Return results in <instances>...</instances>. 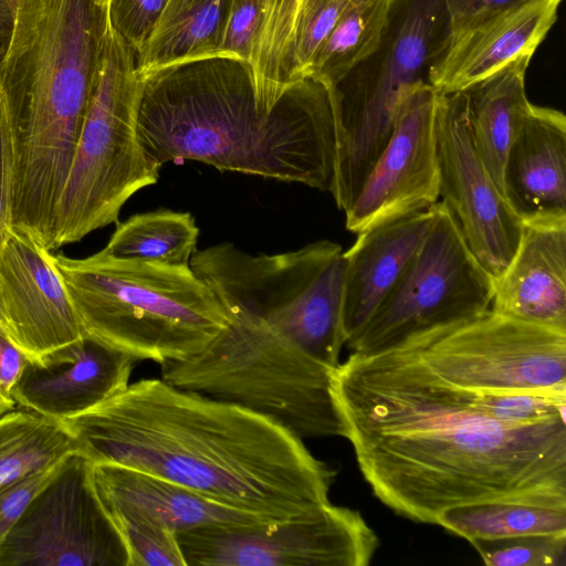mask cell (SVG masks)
<instances>
[{"label": "cell", "mask_w": 566, "mask_h": 566, "mask_svg": "<svg viewBox=\"0 0 566 566\" xmlns=\"http://www.w3.org/2000/svg\"><path fill=\"white\" fill-rule=\"evenodd\" d=\"M80 450L64 423L31 410L0 416V491Z\"/></svg>", "instance_id": "obj_25"}, {"label": "cell", "mask_w": 566, "mask_h": 566, "mask_svg": "<svg viewBox=\"0 0 566 566\" xmlns=\"http://www.w3.org/2000/svg\"><path fill=\"white\" fill-rule=\"evenodd\" d=\"M14 406H15V402L6 398L0 390V416L12 410Z\"/></svg>", "instance_id": "obj_40"}, {"label": "cell", "mask_w": 566, "mask_h": 566, "mask_svg": "<svg viewBox=\"0 0 566 566\" xmlns=\"http://www.w3.org/2000/svg\"><path fill=\"white\" fill-rule=\"evenodd\" d=\"M471 544L489 566L566 565V533L478 539Z\"/></svg>", "instance_id": "obj_31"}, {"label": "cell", "mask_w": 566, "mask_h": 566, "mask_svg": "<svg viewBox=\"0 0 566 566\" xmlns=\"http://www.w3.org/2000/svg\"><path fill=\"white\" fill-rule=\"evenodd\" d=\"M562 0H532L450 36L429 73L441 94L462 92L513 61L532 56L556 21Z\"/></svg>", "instance_id": "obj_18"}, {"label": "cell", "mask_w": 566, "mask_h": 566, "mask_svg": "<svg viewBox=\"0 0 566 566\" xmlns=\"http://www.w3.org/2000/svg\"><path fill=\"white\" fill-rule=\"evenodd\" d=\"M60 462L30 474L0 491V542L17 523L35 495L49 482Z\"/></svg>", "instance_id": "obj_35"}, {"label": "cell", "mask_w": 566, "mask_h": 566, "mask_svg": "<svg viewBox=\"0 0 566 566\" xmlns=\"http://www.w3.org/2000/svg\"><path fill=\"white\" fill-rule=\"evenodd\" d=\"M300 0H266L249 65L256 93L271 105L285 102L297 86L287 80V53Z\"/></svg>", "instance_id": "obj_29"}, {"label": "cell", "mask_w": 566, "mask_h": 566, "mask_svg": "<svg viewBox=\"0 0 566 566\" xmlns=\"http://www.w3.org/2000/svg\"><path fill=\"white\" fill-rule=\"evenodd\" d=\"M168 0H108L112 28L137 54Z\"/></svg>", "instance_id": "obj_34"}, {"label": "cell", "mask_w": 566, "mask_h": 566, "mask_svg": "<svg viewBox=\"0 0 566 566\" xmlns=\"http://www.w3.org/2000/svg\"><path fill=\"white\" fill-rule=\"evenodd\" d=\"M84 335L159 365L200 353L229 324L213 291L190 266L125 260L104 249L54 255Z\"/></svg>", "instance_id": "obj_5"}, {"label": "cell", "mask_w": 566, "mask_h": 566, "mask_svg": "<svg viewBox=\"0 0 566 566\" xmlns=\"http://www.w3.org/2000/svg\"><path fill=\"white\" fill-rule=\"evenodd\" d=\"M531 57H520L463 91L475 148L501 191L506 153L532 105L525 92Z\"/></svg>", "instance_id": "obj_23"}, {"label": "cell", "mask_w": 566, "mask_h": 566, "mask_svg": "<svg viewBox=\"0 0 566 566\" xmlns=\"http://www.w3.org/2000/svg\"><path fill=\"white\" fill-rule=\"evenodd\" d=\"M436 134L441 202L471 252L494 279L513 258L523 222L507 205L475 148L463 91L438 92Z\"/></svg>", "instance_id": "obj_14"}, {"label": "cell", "mask_w": 566, "mask_h": 566, "mask_svg": "<svg viewBox=\"0 0 566 566\" xmlns=\"http://www.w3.org/2000/svg\"><path fill=\"white\" fill-rule=\"evenodd\" d=\"M437 96L424 82L401 90L390 138L345 211L349 231L359 233L438 201Z\"/></svg>", "instance_id": "obj_15"}, {"label": "cell", "mask_w": 566, "mask_h": 566, "mask_svg": "<svg viewBox=\"0 0 566 566\" xmlns=\"http://www.w3.org/2000/svg\"><path fill=\"white\" fill-rule=\"evenodd\" d=\"M450 33L443 0H392L375 52L331 86L335 122L331 192L338 209L345 212L350 207L388 143L401 90L429 83Z\"/></svg>", "instance_id": "obj_8"}, {"label": "cell", "mask_w": 566, "mask_h": 566, "mask_svg": "<svg viewBox=\"0 0 566 566\" xmlns=\"http://www.w3.org/2000/svg\"><path fill=\"white\" fill-rule=\"evenodd\" d=\"M491 308L566 331V219L523 223L513 258L493 279Z\"/></svg>", "instance_id": "obj_21"}, {"label": "cell", "mask_w": 566, "mask_h": 566, "mask_svg": "<svg viewBox=\"0 0 566 566\" xmlns=\"http://www.w3.org/2000/svg\"><path fill=\"white\" fill-rule=\"evenodd\" d=\"M186 566H366L379 538L357 510L326 503L292 520L177 534Z\"/></svg>", "instance_id": "obj_12"}, {"label": "cell", "mask_w": 566, "mask_h": 566, "mask_svg": "<svg viewBox=\"0 0 566 566\" xmlns=\"http://www.w3.org/2000/svg\"><path fill=\"white\" fill-rule=\"evenodd\" d=\"M0 326L29 360L84 336L54 255L13 228L0 247Z\"/></svg>", "instance_id": "obj_16"}, {"label": "cell", "mask_w": 566, "mask_h": 566, "mask_svg": "<svg viewBox=\"0 0 566 566\" xmlns=\"http://www.w3.org/2000/svg\"><path fill=\"white\" fill-rule=\"evenodd\" d=\"M136 360L90 336L29 360L11 390L15 405L64 421L129 385Z\"/></svg>", "instance_id": "obj_17"}, {"label": "cell", "mask_w": 566, "mask_h": 566, "mask_svg": "<svg viewBox=\"0 0 566 566\" xmlns=\"http://www.w3.org/2000/svg\"><path fill=\"white\" fill-rule=\"evenodd\" d=\"M432 210V223L411 263L347 344L353 353L380 352L491 307L493 277L469 249L447 207L437 201Z\"/></svg>", "instance_id": "obj_11"}, {"label": "cell", "mask_w": 566, "mask_h": 566, "mask_svg": "<svg viewBox=\"0 0 566 566\" xmlns=\"http://www.w3.org/2000/svg\"><path fill=\"white\" fill-rule=\"evenodd\" d=\"M15 0H0V53L4 51L8 43L12 23L13 8Z\"/></svg>", "instance_id": "obj_39"}, {"label": "cell", "mask_w": 566, "mask_h": 566, "mask_svg": "<svg viewBox=\"0 0 566 566\" xmlns=\"http://www.w3.org/2000/svg\"><path fill=\"white\" fill-rule=\"evenodd\" d=\"M138 98L136 53L109 25L56 206L52 251L117 224L126 201L158 181L159 168L146 158L137 138Z\"/></svg>", "instance_id": "obj_9"}, {"label": "cell", "mask_w": 566, "mask_h": 566, "mask_svg": "<svg viewBox=\"0 0 566 566\" xmlns=\"http://www.w3.org/2000/svg\"><path fill=\"white\" fill-rule=\"evenodd\" d=\"M392 0H349L317 51L310 75L337 85L375 52L387 25Z\"/></svg>", "instance_id": "obj_28"}, {"label": "cell", "mask_w": 566, "mask_h": 566, "mask_svg": "<svg viewBox=\"0 0 566 566\" xmlns=\"http://www.w3.org/2000/svg\"><path fill=\"white\" fill-rule=\"evenodd\" d=\"M199 228L189 212L159 209L117 223L104 250L113 256L172 266H190Z\"/></svg>", "instance_id": "obj_26"}, {"label": "cell", "mask_w": 566, "mask_h": 566, "mask_svg": "<svg viewBox=\"0 0 566 566\" xmlns=\"http://www.w3.org/2000/svg\"><path fill=\"white\" fill-rule=\"evenodd\" d=\"M29 361L28 356L14 344L0 326V390L12 401L11 390Z\"/></svg>", "instance_id": "obj_38"}, {"label": "cell", "mask_w": 566, "mask_h": 566, "mask_svg": "<svg viewBox=\"0 0 566 566\" xmlns=\"http://www.w3.org/2000/svg\"><path fill=\"white\" fill-rule=\"evenodd\" d=\"M502 192L523 223L566 219V117L531 105L504 160Z\"/></svg>", "instance_id": "obj_20"}, {"label": "cell", "mask_w": 566, "mask_h": 566, "mask_svg": "<svg viewBox=\"0 0 566 566\" xmlns=\"http://www.w3.org/2000/svg\"><path fill=\"white\" fill-rule=\"evenodd\" d=\"M93 462L65 455L0 542V566H128L123 538L93 484Z\"/></svg>", "instance_id": "obj_13"}, {"label": "cell", "mask_w": 566, "mask_h": 566, "mask_svg": "<svg viewBox=\"0 0 566 566\" xmlns=\"http://www.w3.org/2000/svg\"><path fill=\"white\" fill-rule=\"evenodd\" d=\"M138 73L137 138L156 167L196 160L220 171L331 191L335 122L331 84L312 77L271 105L248 62L211 56Z\"/></svg>", "instance_id": "obj_3"}, {"label": "cell", "mask_w": 566, "mask_h": 566, "mask_svg": "<svg viewBox=\"0 0 566 566\" xmlns=\"http://www.w3.org/2000/svg\"><path fill=\"white\" fill-rule=\"evenodd\" d=\"M349 0H300L287 53V80L296 86L310 78L314 57Z\"/></svg>", "instance_id": "obj_30"}, {"label": "cell", "mask_w": 566, "mask_h": 566, "mask_svg": "<svg viewBox=\"0 0 566 566\" xmlns=\"http://www.w3.org/2000/svg\"><path fill=\"white\" fill-rule=\"evenodd\" d=\"M434 525L472 543L536 534L566 533V506L514 501L484 502L451 507Z\"/></svg>", "instance_id": "obj_27"}, {"label": "cell", "mask_w": 566, "mask_h": 566, "mask_svg": "<svg viewBox=\"0 0 566 566\" xmlns=\"http://www.w3.org/2000/svg\"><path fill=\"white\" fill-rule=\"evenodd\" d=\"M64 423L92 462L140 470L269 522L329 503L337 475L276 422L161 378L129 384Z\"/></svg>", "instance_id": "obj_2"}, {"label": "cell", "mask_w": 566, "mask_h": 566, "mask_svg": "<svg viewBox=\"0 0 566 566\" xmlns=\"http://www.w3.org/2000/svg\"><path fill=\"white\" fill-rule=\"evenodd\" d=\"M432 219L430 207L371 227L357 233L355 243L343 251L345 344L355 338L400 280L421 247Z\"/></svg>", "instance_id": "obj_22"}, {"label": "cell", "mask_w": 566, "mask_h": 566, "mask_svg": "<svg viewBox=\"0 0 566 566\" xmlns=\"http://www.w3.org/2000/svg\"><path fill=\"white\" fill-rule=\"evenodd\" d=\"M200 353L160 365L161 379L261 415L302 440L346 431L332 392V367L239 311Z\"/></svg>", "instance_id": "obj_6"}, {"label": "cell", "mask_w": 566, "mask_h": 566, "mask_svg": "<svg viewBox=\"0 0 566 566\" xmlns=\"http://www.w3.org/2000/svg\"><path fill=\"white\" fill-rule=\"evenodd\" d=\"M392 347L454 386L566 397V331L517 319L491 307Z\"/></svg>", "instance_id": "obj_10"}, {"label": "cell", "mask_w": 566, "mask_h": 566, "mask_svg": "<svg viewBox=\"0 0 566 566\" xmlns=\"http://www.w3.org/2000/svg\"><path fill=\"white\" fill-rule=\"evenodd\" d=\"M230 0H168L136 54L139 72L220 52Z\"/></svg>", "instance_id": "obj_24"}, {"label": "cell", "mask_w": 566, "mask_h": 566, "mask_svg": "<svg viewBox=\"0 0 566 566\" xmlns=\"http://www.w3.org/2000/svg\"><path fill=\"white\" fill-rule=\"evenodd\" d=\"M190 268L226 312L265 323L321 363L335 368L345 344L342 324L344 259L338 243L250 254L231 242L197 250Z\"/></svg>", "instance_id": "obj_7"}, {"label": "cell", "mask_w": 566, "mask_h": 566, "mask_svg": "<svg viewBox=\"0 0 566 566\" xmlns=\"http://www.w3.org/2000/svg\"><path fill=\"white\" fill-rule=\"evenodd\" d=\"M108 0H15L0 57L11 227L49 243L109 29Z\"/></svg>", "instance_id": "obj_4"}, {"label": "cell", "mask_w": 566, "mask_h": 566, "mask_svg": "<svg viewBox=\"0 0 566 566\" xmlns=\"http://www.w3.org/2000/svg\"><path fill=\"white\" fill-rule=\"evenodd\" d=\"M12 174L11 134L0 102V247L11 228Z\"/></svg>", "instance_id": "obj_37"}, {"label": "cell", "mask_w": 566, "mask_h": 566, "mask_svg": "<svg viewBox=\"0 0 566 566\" xmlns=\"http://www.w3.org/2000/svg\"><path fill=\"white\" fill-rule=\"evenodd\" d=\"M112 521L125 544L128 566H186L176 533L139 520Z\"/></svg>", "instance_id": "obj_32"}, {"label": "cell", "mask_w": 566, "mask_h": 566, "mask_svg": "<svg viewBox=\"0 0 566 566\" xmlns=\"http://www.w3.org/2000/svg\"><path fill=\"white\" fill-rule=\"evenodd\" d=\"M92 479L111 520L145 521L176 534L211 525L269 523L262 517L133 468L93 462Z\"/></svg>", "instance_id": "obj_19"}, {"label": "cell", "mask_w": 566, "mask_h": 566, "mask_svg": "<svg viewBox=\"0 0 566 566\" xmlns=\"http://www.w3.org/2000/svg\"><path fill=\"white\" fill-rule=\"evenodd\" d=\"M332 392L361 475L396 514L434 524L444 510L496 501L566 506V419L506 422L476 391L397 347L353 353Z\"/></svg>", "instance_id": "obj_1"}, {"label": "cell", "mask_w": 566, "mask_h": 566, "mask_svg": "<svg viewBox=\"0 0 566 566\" xmlns=\"http://www.w3.org/2000/svg\"><path fill=\"white\" fill-rule=\"evenodd\" d=\"M532 0H443L450 36L472 29Z\"/></svg>", "instance_id": "obj_36"}, {"label": "cell", "mask_w": 566, "mask_h": 566, "mask_svg": "<svg viewBox=\"0 0 566 566\" xmlns=\"http://www.w3.org/2000/svg\"><path fill=\"white\" fill-rule=\"evenodd\" d=\"M266 0H230L220 52L249 63Z\"/></svg>", "instance_id": "obj_33"}]
</instances>
